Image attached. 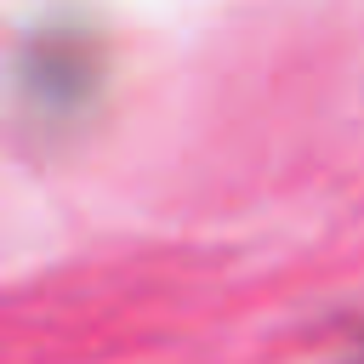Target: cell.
I'll list each match as a JSON object with an SVG mask.
<instances>
[{"instance_id": "1", "label": "cell", "mask_w": 364, "mask_h": 364, "mask_svg": "<svg viewBox=\"0 0 364 364\" xmlns=\"http://www.w3.org/2000/svg\"><path fill=\"white\" fill-rule=\"evenodd\" d=\"M102 68H108V57H102L97 28H85L80 17H46L11 46L6 91L28 125L63 131L97 102Z\"/></svg>"}, {"instance_id": "2", "label": "cell", "mask_w": 364, "mask_h": 364, "mask_svg": "<svg viewBox=\"0 0 364 364\" xmlns=\"http://www.w3.org/2000/svg\"><path fill=\"white\" fill-rule=\"evenodd\" d=\"M347 364H364V324L353 330V347H347Z\"/></svg>"}]
</instances>
